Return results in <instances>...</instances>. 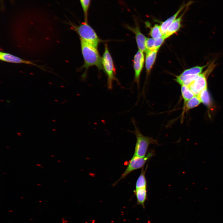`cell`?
<instances>
[{"label": "cell", "instance_id": "cell-6", "mask_svg": "<svg viewBox=\"0 0 223 223\" xmlns=\"http://www.w3.org/2000/svg\"><path fill=\"white\" fill-rule=\"evenodd\" d=\"M215 67L212 63L203 73L199 74L188 86L195 96H198L203 90L207 89V77Z\"/></svg>", "mask_w": 223, "mask_h": 223}, {"label": "cell", "instance_id": "cell-24", "mask_svg": "<svg viewBox=\"0 0 223 223\" xmlns=\"http://www.w3.org/2000/svg\"><path fill=\"white\" fill-rule=\"evenodd\" d=\"M36 165H37V166H41V165L40 164H37Z\"/></svg>", "mask_w": 223, "mask_h": 223}, {"label": "cell", "instance_id": "cell-21", "mask_svg": "<svg viewBox=\"0 0 223 223\" xmlns=\"http://www.w3.org/2000/svg\"><path fill=\"white\" fill-rule=\"evenodd\" d=\"M198 96L201 102L206 105L208 106L211 104V98L207 89L202 91Z\"/></svg>", "mask_w": 223, "mask_h": 223}, {"label": "cell", "instance_id": "cell-16", "mask_svg": "<svg viewBox=\"0 0 223 223\" xmlns=\"http://www.w3.org/2000/svg\"><path fill=\"white\" fill-rule=\"evenodd\" d=\"M147 166V165L145 170L143 167L142 168L141 173L136 181L135 189L147 187V181L145 175Z\"/></svg>", "mask_w": 223, "mask_h": 223}, {"label": "cell", "instance_id": "cell-14", "mask_svg": "<svg viewBox=\"0 0 223 223\" xmlns=\"http://www.w3.org/2000/svg\"><path fill=\"white\" fill-rule=\"evenodd\" d=\"M198 75H183L181 74L177 76L174 80L181 85L188 86L196 78Z\"/></svg>", "mask_w": 223, "mask_h": 223}, {"label": "cell", "instance_id": "cell-23", "mask_svg": "<svg viewBox=\"0 0 223 223\" xmlns=\"http://www.w3.org/2000/svg\"><path fill=\"white\" fill-rule=\"evenodd\" d=\"M165 39L163 37L155 40V49L158 50L161 45L162 44Z\"/></svg>", "mask_w": 223, "mask_h": 223}, {"label": "cell", "instance_id": "cell-17", "mask_svg": "<svg viewBox=\"0 0 223 223\" xmlns=\"http://www.w3.org/2000/svg\"><path fill=\"white\" fill-rule=\"evenodd\" d=\"M207 65L196 66L184 70L181 74L183 75H198L201 74Z\"/></svg>", "mask_w": 223, "mask_h": 223}, {"label": "cell", "instance_id": "cell-15", "mask_svg": "<svg viewBox=\"0 0 223 223\" xmlns=\"http://www.w3.org/2000/svg\"><path fill=\"white\" fill-rule=\"evenodd\" d=\"M201 103V101L198 97L194 96L184 104L182 114L185 112L197 106Z\"/></svg>", "mask_w": 223, "mask_h": 223}, {"label": "cell", "instance_id": "cell-20", "mask_svg": "<svg viewBox=\"0 0 223 223\" xmlns=\"http://www.w3.org/2000/svg\"><path fill=\"white\" fill-rule=\"evenodd\" d=\"M150 35L154 39H157L163 36L161 32L160 25L156 24L151 28L150 32Z\"/></svg>", "mask_w": 223, "mask_h": 223}, {"label": "cell", "instance_id": "cell-8", "mask_svg": "<svg viewBox=\"0 0 223 223\" xmlns=\"http://www.w3.org/2000/svg\"><path fill=\"white\" fill-rule=\"evenodd\" d=\"M143 52L138 50L135 55L133 59L135 81L138 85L139 84L140 75L144 63V57Z\"/></svg>", "mask_w": 223, "mask_h": 223}, {"label": "cell", "instance_id": "cell-12", "mask_svg": "<svg viewBox=\"0 0 223 223\" xmlns=\"http://www.w3.org/2000/svg\"><path fill=\"white\" fill-rule=\"evenodd\" d=\"M146 187L135 189L133 192L136 197L137 203L145 208V203L147 199Z\"/></svg>", "mask_w": 223, "mask_h": 223}, {"label": "cell", "instance_id": "cell-7", "mask_svg": "<svg viewBox=\"0 0 223 223\" xmlns=\"http://www.w3.org/2000/svg\"><path fill=\"white\" fill-rule=\"evenodd\" d=\"M0 59L2 61L8 63L32 65L43 70H47L44 68V67L35 64L32 61L24 59L11 54L3 52H0Z\"/></svg>", "mask_w": 223, "mask_h": 223}, {"label": "cell", "instance_id": "cell-18", "mask_svg": "<svg viewBox=\"0 0 223 223\" xmlns=\"http://www.w3.org/2000/svg\"><path fill=\"white\" fill-rule=\"evenodd\" d=\"M181 92L184 104L195 96L189 87L185 85H181Z\"/></svg>", "mask_w": 223, "mask_h": 223}, {"label": "cell", "instance_id": "cell-10", "mask_svg": "<svg viewBox=\"0 0 223 223\" xmlns=\"http://www.w3.org/2000/svg\"><path fill=\"white\" fill-rule=\"evenodd\" d=\"M190 5H188L186 7L185 10L181 15L177 18L169 26L166 33L163 35V37L165 39L169 37L180 29L181 26V22L182 17L188 10Z\"/></svg>", "mask_w": 223, "mask_h": 223}, {"label": "cell", "instance_id": "cell-25", "mask_svg": "<svg viewBox=\"0 0 223 223\" xmlns=\"http://www.w3.org/2000/svg\"></svg>", "mask_w": 223, "mask_h": 223}, {"label": "cell", "instance_id": "cell-22", "mask_svg": "<svg viewBox=\"0 0 223 223\" xmlns=\"http://www.w3.org/2000/svg\"><path fill=\"white\" fill-rule=\"evenodd\" d=\"M146 51L158 50L155 48V40L153 38H147L146 42Z\"/></svg>", "mask_w": 223, "mask_h": 223}, {"label": "cell", "instance_id": "cell-3", "mask_svg": "<svg viewBox=\"0 0 223 223\" xmlns=\"http://www.w3.org/2000/svg\"><path fill=\"white\" fill-rule=\"evenodd\" d=\"M104 47V52L102 57V63L103 69L107 77V87L109 90H111L113 81H115L117 83L119 82L115 76V67L107 44H105Z\"/></svg>", "mask_w": 223, "mask_h": 223}, {"label": "cell", "instance_id": "cell-11", "mask_svg": "<svg viewBox=\"0 0 223 223\" xmlns=\"http://www.w3.org/2000/svg\"><path fill=\"white\" fill-rule=\"evenodd\" d=\"M193 2L192 1H190L186 4L183 3L173 15L161 23L160 26L163 35L166 33L169 26L177 18L180 12L187 6L190 5Z\"/></svg>", "mask_w": 223, "mask_h": 223}, {"label": "cell", "instance_id": "cell-1", "mask_svg": "<svg viewBox=\"0 0 223 223\" xmlns=\"http://www.w3.org/2000/svg\"><path fill=\"white\" fill-rule=\"evenodd\" d=\"M82 55L84 60V64L81 69H84L82 77L85 78L89 68L96 66L99 70L103 69L102 63V58L96 48L84 41L80 39Z\"/></svg>", "mask_w": 223, "mask_h": 223}, {"label": "cell", "instance_id": "cell-9", "mask_svg": "<svg viewBox=\"0 0 223 223\" xmlns=\"http://www.w3.org/2000/svg\"><path fill=\"white\" fill-rule=\"evenodd\" d=\"M126 27L135 33L137 46L139 50L143 52H146V42L147 38L140 32L138 25H136L134 28L127 25H126Z\"/></svg>", "mask_w": 223, "mask_h": 223}, {"label": "cell", "instance_id": "cell-5", "mask_svg": "<svg viewBox=\"0 0 223 223\" xmlns=\"http://www.w3.org/2000/svg\"><path fill=\"white\" fill-rule=\"evenodd\" d=\"M154 151H151L144 157H141L133 155L129 160L128 164L120 177L114 183L113 186H115L121 180L129 174L135 170L142 168L147 161L154 155Z\"/></svg>", "mask_w": 223, "mask_h": 223}, {"label": "cell", "instance_id": "cell-2", "mask_svg": "<svg viewBox=\"0 0 223 223\" xmlns=\"http://www.w3.org/2000/svg\"><path fill=\"white\" fill-rule=\"evenodd\" d=\"M72 29L75 31L79 35L80 39H82L91 45L97 48L99 44L102 42L95 30L88 23L85 21L78 25L69 22Z\"/></svg>", "mask_w": 223, "mask_h": 223}, {"label": "cell", "instance_id": "cell-4", "mask_svg": "<svg viewBox=\"0 0 223 223\" xmlns=\"http://www.w3.org/2000/svg\"><path fill=\"white\" fill-rule=\"evenodd\" d=\"M135 130L134 132L136 142L135 146L134 155L144 157L146 154L149 145L150 144H158L156 140L151 137L146 136L142 135L137 128L134 121Z\"/></svg>", "mask_w": 223, "mask_h": 223}, {"label": "cell", "instance_id": "cell-13", "mask_svg": "<svg viewBox=\"0 0 223 223\" xmlns=\"http://www.w3.org/2000/svg\"><path fill=\"white\" fill-rule=\"evenodd\" d=\"M158 50L146 52L145 66L147 73L150 72L155 60Z\"/></svg>", "mask_w": 223, "mask_h": 223}, {"label": "cell", "instance_id": "cell-19", "mask_svg": "<svg viewBox=\"0 0 223 223\" xmlns=\"http://www.w3.org/2000/svg\"><path fill=\"white\" fill-rule=\"evenodd\" d=\"M83 13L85 21H88V12L91 4V0H79Z\"/></svg>", "mask_w": 223, "mask_h": 223}]
</instances>
